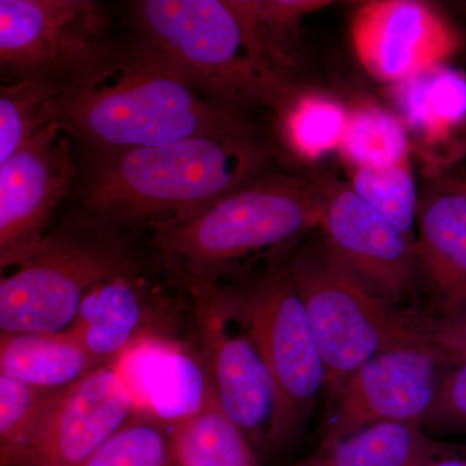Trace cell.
<instances>
[{
  "label": "cell",
  "instance_id": "obj_1",
  "mask_svg": "<svg viewBox=\"0 0 466 466\" xmlns=\"http://www.w3.org/2000/svg\"><path fill=\"white\" fill-rule=\"evenodd\" d=\"M56 122L92 153L256 134L242 113L208 100L133 36L66 82Z\"/></svg>",
  "mask_w": 466,
  "mask_h": 466
},
{
  "label": "cell",
  "instance_id": "obj_2",
  "mask_svg": "<svg viewBox=\"0 0 466 466\" xmlns=\"http://www.w3.org/2000/svg\"><path fill=\"white\" fill-rule=\"evenodd\" d=\"M82 213L100 228L152 227L200 213L269 173L271 150L256 134L198 137L92 153Z\"/></svg>",
  "mask_w": 466,
  "mask_h": 466
},
{
  "label": "cell",
  "instance_id": "obj_3",
  "mask_svg": "<svg viewBox=\"0 0 466 466\" xmlns=\"http://www.w3.org/2000/svg\"><path fill=\"white\" fill-rule=\"evenodd\" d=\"M127 16L133 38L225 108L279 115L296 97L251 0H139Z\"/></svg>",
  "mask_w": 466,
  "mask_h": 466
},
{
  "label": "cell",
  "instance_id": "obj_4",
  "mask_svg": "<svg viewBox=\"0 0 466 466\" xmlns=\"http://www.w3.org/2000/svg\"><path fill=\"white\" fill-rule=\"evenodd\" d=\"M327 183L268 173L195 216L153 227V244L187 287L218 283L238 260L317 229Z\"/></svg>",
  "mask_w": 466,
  "mask_h": 466
},
{
  "label": "cell",
  "instance_id": "obj_5",
  "mask_svg": "<svg viewBox=\"0 0 466 466\" xmlns=\"http://www.w3.org/2000/svg\"><path fill=\"white\" fill-rule=\"evenodd\" d=\"M317 337L330 404L368 359L428 333V317L404 311L367 289L327 247L306 241L285 262Z\"/></svg>",
  "mask_w": 466,
  "mask_h": 466
},
{
  "label": "cell",
  "instance_id": "obj_6",
  "mask_svg": "<svg viewBox=\"0 0 466 466\" xmlns=\"http://www.w3.org/2000/svg\"><path fill=\"white\" fill-rule=\"evenodd\" d=\"M233 311L256 343L275 389L267 434L274 451L290 449L305 428L327 372L308 312L285 263L272 266L241 290H231Z\"/></svg>",
  "mask_w": 466,
  "mask_h": 466
},
{
  "label": "cell",
  "instance_id": "obj_7",
  "mask_svg": "<svg viewBox=\"0 0 466 466\" xmlns=\"http://www.w3.org/2000/svg\"><path fill=\"white\" fill-rule=\"evenodd\" d=\"M134 265L104 233L63 232L0 265V333L70 329L87 291Z\"/></svg>",
  "mask_w": 466,
  "mask_h": 466
},
{
  "label": "cell",
  "instance_id": "obj_8",
  "mask_svg": "<svg viewBox=\"0 0 466 466\" xmlns=\"http://www.w3.org/2000/svg\"><path fill=\"white\" fill-rule=\"evenodd\" d=\"M112 42L94 0H0V81L70 78Z\"/></svg>",
  "mask_w": 466,
  "mask_h": 466
},
{
  "label": "cell",
  "instance_id": "obj_9",
  "mask_svg": "<svg viewBox=\"0 0 466 466\" xmlns=\"http://www.w3.org/2000/svg\"><path fill=\"white\" fill-rule=\"evenodd\" d=\"M452 363L431 334L383 350L346 380L330 404L320 443L380 424L421 428Z\"/></svg>",
  "mask_w": 466,
  "mask_h": 466
},
{
  "label": "cell",
  "instance_id": "obj_10",
  "mask_svg": "<svg viewBox=\"0 0 466 466\" xmlns=\"http://www.w3.org/2000/svg\"><path fill=\"white\" fill-rule=\"evenodd\" d=\"M195 299L200 354L220 410L251 444L265 443L275 412V389L249 333L232 328L231 290L218 283L188 287Z\"/></svg>",
  "mask_w": 466,
  "mask_h": 466
},
{
  "label": "cell",
  "instance_id": "obj_11",
  "mask_svg": "<svg viewBox=\"0 0 466 466\" xmlns=\"http://www.w3.org/2000/svg\"><path fill=\"white\" fill-rule=\"evenodd\" d=\"M318 229L336 258L379 299L397 305L415 289L420 274L415 238L349 184L328 180Z\"/></svg>",
  "mask_w": 466,
  "mask_h": 466
},
{
  "label": "cell",
  "instance_id": "obj_12",
  "mask_svg": "<svg viewBox=\"0 0 466 466\" xmlns=\"http://www.w3.org/2000/svg\"><path fill=\"white\" fill-rule=\"evenodd\" d=\"M76 175L73 139L58 122L42 128L0 167V265L47 236L46 229Z\"/></svg>",
  "mask_w": 466,
  "mask_h": 466
},
{
  "label": "cell",
  "instance_id": "obj_13",
  "mask_svg": "<svg viewBox=\"0 0 466 466\" xmlns=\"http://www.w3.org/2000/svg\"><path fill=\"white\" fill-rule=\"evenodd\" d=\"M351 38L370 76L390 85L444 66L461 47L455 26L420 0L364 3L352 17Z\"/></svg>",
  "mask_w": 466,
  "mask_h": 466
},
{
  "label": "cell",
  "instance_id": "obj_14",
  "mask_svg": "<svg viewBox=\"0 0 466 466\" xmlns=\"http://www.w3.org/2000/svg\"><path fill=\"white\" fill-rule=\"evenodd\" d=\"M137 412L133 394L115 363L58 392L30 455L29 466H79Z\"/></svg>",
  "mask_w": 466,
  "mask_h": 466
},
{
  "label": "cell",
  "instance_id": "obj_15",
  "mask_svg": "<svg viewBox=\"0 0 466 466\" xmlns=\"http://www.w3.org/2000/svg\"><path fill=\"white\" fill-rule=\"evenodd\" d=\"M171 309L131 265L87 291L69 332L99 366H106L140 343L170 339Z\"/></svg>",
  "mask_w": 466,
  "mask_h": 466
},
{
  "label": "cell",
  "instance_id": "obj_16",
  "mask_svg": "<svg viewBox=\"0 0 466 466\" xmlns=\"http://www.w3.org/2000/svg\"><path fill=\"white\" fill-rule=\"evenodd\" d=\"M116 366L133 394L137 412L167 426L195 415L214 395L200 351L174 337L140 343Z\"/></svg>",
  "mask_w": 466,
  "mask_h": 466
},
{
  "label": "cell",
  "instance_id": "obj_17",
  "mask_svg": "<svg viewBox=\"0 0 466 466\" xmlns=\"http://www.w3.org/2000/svg\"><path fill=\"white\" fill-rule=\"evenodd\" d=\"M415 251L441 317L466 312V180H437L419 198Z\"/></svg>",
  "mask_w": 466,
  "mask_h": 466
},
{
  "label": "cell",
  "instance_id": "obj_18",
  "mask_svg": "<svg viewBox=\"0 0 466 466\" xmlns=\"http://www.w3.org/2000/svg\"><path fill=\"white\" fill-rule=\"evenodd\" d=\"M99 367L69 330L0 333V373L39 390H64Z\"/></svg>",
  "mask_w": 466,
  "mask_h": 466
},
{
  "label": "cell",
  "instance_id": "obj_19",
  "mask_svg": "<svg viewBox=\"0 0 466 466\" xmlns=\"http://www.w3.org/2000/svg\"><path fill=\"white\" fill-rule=\"evenodd\" d=\"M407 131L435 143L466 119V76L444 66L391 85Z\"/></svg>",
  "mask_w": 466,
  "mask_h": 466
},
{
  "label": "cell",
  "instance_id": "obj_20",
  "mask_svg": "<svg viewBox=\"0 0 466 466\" xmlns=\"http://www.w3.org/2000/svg\"><path fill=\"white\" fill-rule=\"evenodd\" d=\"M168 431L174 466H260L253 444L223 413L216 395Z\"/></svg>",
  "mask_w": 466,
  "mask_h": 466
},
{
  "label": "cell",
  "instance_id": "obj_21",
  "mask_svg": "<svg viewBox=\"0 0 466 466\" xmlns=\"http://www.w3.org/2000/svg\"><path fill=\"white\" fill-rule=\"evenodd\" d=\"M429 440L417 425H373L285 466H410Z\"/></svg>",
  "mask_w": 466,
  "mask_h": 466
},
{
  "label": "cell",
  "instance_id": "obj_22",
  "mask_svg": "<svg viewBox=\"0 0 466 466\" xmlns=\"http://www.w3.org/2000/svg\"><path fill=\"white\" fill-rule=\"evenodd\" d=\"M70 78L34 76L0 81V167L34 135L56 122L58 101Z\"/></svg>",
  "mask_w": 466,
  "mask_h": 466
},
{
  "label": "cell",
  "instance_id": "obj_23",
  "mask_svg": "<svg viewBox=\"0 0 466 466\" xmlns=\"http://www.w3.org/2000/svg\"><path fill=\"white\" fill-rule=\"evenodd\" d=\"M349 115L339 101L309 94L294 97L278 116L287 146L299 157L315 161L339 148Z\"/></svg>",
  "mask_w": 466,
  "mask_h": 466
},
{
  "label": "cell",
  "instance_id": "obj_24",
  "mask_svg": "<svg viewBox=\"0 0 466 466\" xmlns=\"http://www.w3.org/2000/svg\"><path fill=\"white\" fill-rule=\"evenodd\" d=\"M339 149L355 168L390 167L410 158V134L394 113L363 106L350 113Z\"/></svg>",
  "mask_w": 466,
  "mask_h": 466
},
{
  "label": "cell",
  "instance_id": "obj_25",
  "mask_svg": "<svg viewBox=\"0 0 466 466\" xmlns=\"http://www.w3.org/2000/svg\"><path fill=\"white\" fill-rule=\"evenodd\" d=\"M60 391H46L0 373V452L14 466H29L39 426Z\"/></svg>",
  "mask_w": 466,
  "mask_h": 466
},
{
  "label": "cell",
  "instance_id": "obj_26",
  "mask_svg": "<svg viewBox=\"0 0 466 466\" xmlns=\"http://www.w3.org/2000/svg\"><path fill=\"white\" fill-rule=\"evenodd\" d=\"M349 186L400 231L415 238L419 193L410 158L390 167L355 168Z\"/></svg>",
  "mask_w": 466,
  "mask_h": 466
},
{
  "label": "cell",
  "instance_id": "obj_27",
  "mask_svg": "<svg viewBox=\"0 0 466 466\" xmlns=\"http://www.w3.org/2000/svg\"><path fill=\"white\" fill-rule=\"evenodd\" d=\"M79 466H174L168 426L135 412Z\"/></svg>",
  "mask_w": 466,
  "mask_h": 466
},
{
  "label": "cell",
  "instance_id": "obj_28",
  "mask_svg": "<svg viewBox=\"0 0 466 466\" xmlns=\"http://www.w3.org/2000/svg\"><path fill=\"white\" fill-rule=\"evenodd\" d=\"M421 429L428 437L466 434V360L447 370Z\"/></svg>",
  "mask_w": 466,
  "mask_h": 466
},
{
  "label": "cell",
  "instance_id": "obj_29",
  "mask_svg": "<svg viewBox=\"0 0 466 466\" xmlns=\"http://www.w3.org/2000/svg\"><path fill=\"white\" fill-rule=\"evenodd\" d=\"M431 341L451 363L466 360V312L450 317H428Z\"/></svg>",
  "mask_w": 466,
  "mask_h": 466
},
{
  "label": "cell",
  "instance_id": "obj_30",
  "mask_svg": "<svg viewBox=\"0 0 466 466\" xmlns=\"http://www.w3.org/2000/svg\"><path fill=\"white\" fill-rule=\"evenodd\" d=\"M410 466H466V450L444 446L431 437Z\"/></svg>",
  "mask_w": 466,
  "mask_h": 466
},
{
  "label": "cell",
  "instance_id": "obj_31",
  "mask_svg": "<svg viewBox=\"0 0 466 466\" xmlns=\"http://www.w3.org/2000/svg\"><path fill=\"white\" fill-rule=\"evenodd\" d=\"M0 466H14L12 465V462L9 461V460L5 458V455H3L2 452H0Z\"/></svg>",
  "mask_w": 466,
  "mask_h": 466
}]
</instances>
